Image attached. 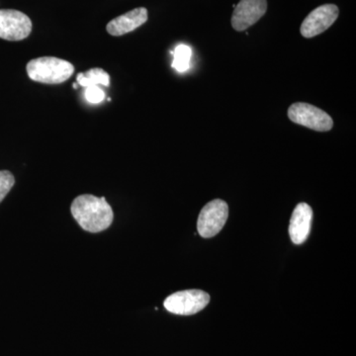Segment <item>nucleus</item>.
I'll return each mask as SVG.
<instances>
[{
    "mask_svg": "<svg viewBox=\"0 0 356 356\" xmlns=\"http://www.w3.org/2000/svg\"><path fill=\"white\" fill-rule=\"evenodd\" d=\"M72 216L84 231L100 233L111 226L114 213L105 197L90 194L77 196L72 204Z\"/></svg>",
    "mask_w": 356,
    "mask_h": 356,
    "instance_id": "1",
    "label": "nucleus"
},
{
    "mask_svg": "<svg viewBox=\"0 0 356 356\" xmlns=\"http://www.w3.org/2000/svg\"><path fill=\"white\" fill-rule=\"evenodd\" d=\"M26 70L33 81L46 84L65 83L74 72V67L70 62L55 57L35 58L28 63Z\"/></svg>",
    "mask_w": 356,
    "mask_h": 356,
    "instance_id": "2",
    "label": "nucleus"
},
{
    "mask_svg": "<svg viewBox=\"0 0 356 356\" xmlns=\"http://www.w3.org/2000/svg\"><path fill=\"white\" fill-rule=\"evenodd\" d=\"M288 117L294 123L318 132H327L334 127V121L329 114L308 103L292 104L288 109Z\"/></svg>",
    "mask_w": 356,
    "mask_h": 356,
    "instance_id": "3",
    "label": "nucleus"
},
{
    "mask_svg": "<svg viewBox=\"0 0 356 356\" xmlns=\"http://www.w3.org/2000/svg\"><path fill=\"white\" fill-rule=\"evenodd\" d=\"M209 302L208 293L196 289L184 290L168 296L163 306L166 310L175 315L191 316L202 311Z\"/></svg>",
    "mask_w": 356,
    "mask_h": 356,
    "instance_id": "4",
    "label": "nucleus"
},
{
    "mask_svg": "<svg viewBox=\"0 0 356 356\" xmlns=\"http://www.w3.org/2000/svg\"><path fill=\"white\" fill-rule=\"evenodd\" d=\"M229 216L228 204L215 199L206 204L199 215L197 229L204 238H213L221 232Z\"/></svg>",
    "mask_w": 356,
    "mask_h": 356,
    "instance_id": "5",
    "label": "nucleus"
},
{
    "mask_svg": "<svg viewBox=\"0 0 356 356\" xmlns=\"http://www.w3.org/2000/svg\"><path fill=\"white\" fill-rule=\"evenodd\" d=\"M31 19L26 14L13 9L0 10V38L21 41L31 34Z\"/></svg>",
    "mask_w": 356,
    "mask_h": 356,
    "instance_id": "6",
    "label": "nucleus"
},
{
    "mask_svg": "<svg viewBox=\"0 0 356 356\" xmlns=\"http://www.w3.org/2000/svg\"><path fill=\"white\" fill-rule=\"evenodd\" d=\"M339 14V7L334 4H325L314 9L302 23V36L310 39L322 34L336 22Z\"/></svg>",
    "mask_w": 356,
    "mask_h": 356,
    "instance_id": "7",
    "label": "nucleus"
},
{
    "mask_svg": "<svg viewBox=\"0 0 356 356\" xmlns=\"http://www.w3.org/2000/svg\"><path fill=\"white\" fill-rule=\"evenodd\" d=\"M266 10V0H241L232 16V26L236 31H245L261 19Z\"/></svg>",
    "mask_w": 356,
    "mask_h": 356,
    "instance_id": "8",
    "label": "nucleus"
},
{
    "mask_svg": "<svg viewBox=\"0 0 356 356\" xmlns=\"http://www.w3.org/2000/svg\"><path fill=\"white\" fill-rule=\"evenodd\" d=\"M313 210L307 203H300L293 211L289 235L293 243L302 245L310 235Z\"/></svg>",
    "mask_w": 356,
    "mask_h": 356,
    "instance_id": "9",
    "label": "nucleus"
},
{
    "mask_svg": "<svg viewBox=\"0 0 356 356\" xmlns=\"http://www.w3.org/2000/svg\"><path fill=\"white\" fill-rule=\"evenodd\" d=\"M147 21V10L145 7L134 9L110 21L107 32L112 36H123L145 24Z\"/></svg>",
    "mask_w": 356,
    "mask_h": 356,
    "instance_id": "10",
    "label": "nucleus"
},
{
    "mask_svg": "<svg viewBox=\"0 0 356 356\" xmlns=\"http://www.w3.org/2000/svg\"><path fill=\"white\" fill-rule=\"evenodd\" d=\"M77 83L83 88L89 86H97L102 84L103 86H109L110 76L102 69H91L86 74H79L76 76Z\"/></svg>",
    "mask_w": 356,
    "mask_h": 356,
    "instance_id": "11",
    "label": "nucleus"
},
{
    "mask_svg": "<svg viewBox=\"0 0 356 356\" xmlns=\"http://www.w3.org/2000/svg\"><path fill=\"white\" fill-rule=\"evenodd\" d=\"M192 50L187 44H178L173 51L172 67L179 72H186L191 65Z\"/></svg>",
    "mask_w": 356,
    "mask_h": 356,
    "instance_id": "12",
    "label": "nucleus"
},
{
    "mask_svg": "<svg viewBox=\"0 0 356 356\" xmlns=\"http://www.w3.org/2000/svg\"><path fill=\"white\" fill-rule=\"evenodd\" d=\"M15 184V178L13 173L7 170L0 172V203L4 200L7 194L10 192Z\"/></svg>",
    "mask_w": 356,
    "mask_h": 356,
    "instance_id": "13",
    "label": "nucleus"
},
{
    "mask_svg": "<svg viewBox=\"0 0 356 356\" xmlns=\"http://www.w3.org/2000/svg\"><path fill=\"white\" fill-rule=\"evenodd\" d=\"M86 98L88 102L97 104L105 99V92L98 86H89L86 88Z\"/></svg>",
    "mask_w": 356,
    "mask_h": 356,
    "instance_id": "14",
    "label": "nucleus"
}]
</instances>
